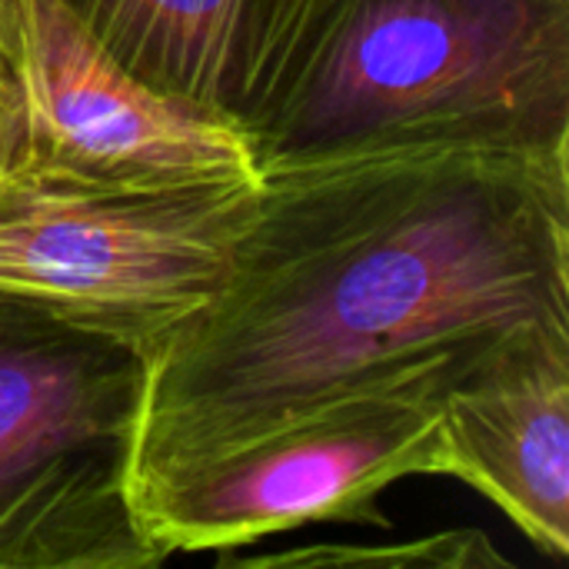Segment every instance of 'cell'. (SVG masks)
Returning a JSON list of instances; mask_svg holds the SVG:
<instances>
[{
	"label": "cell",
	"mask_w": 569,
	"mask_h": 569,
	"mask_svg": "<svg viewBox=\"0 0 569 569\" xmlns=\"http://www.w3.org/2000/svg\"><path fill=\"white\" fill-rule=\"evenodd\" d=\"M257 177L167 187L0 177V293L153 360L223 287Z\"/></svg>",
	"instance_id": "277c9868"
},
{
	"label": "cell",
	"mask_w": 569,
	"mask_h": 569,
	"mask_svg": "<svg viewBox=\"0 0 569 569\" xmlns=\"http://www.w3.org/2000/svg\"><path fill=\"white\" fill-rule=\"evenodd\" d=\"M537 337H569V150L263 167L223 287L150 360L133 477Z\"/></svg>",
	"instance_id": "6da1fadb"
},
{
	"label": "cell",
	"mask_w": 569,
	"mask_h": 569,
	"mask_svg": "<svg viewBox=\"0 0 569 569\" xmlns=\"http://www.w3.org/2000/svg\"><path fill=\"white\" fill-rule=\"evenodd\" d=\"M137 80L247 137L310 0H60Z\"/></svg>",
	"instance_id": "ba28073f"
},
{
	"label": "cell",
	"mask_w": 569,
	"mask_h": 569,
	"mask_svg": "<svg viewBox=\"0 0 569 569\" xmlns=\"http://www.w3.org/2000/svg\"><path fill=\"white\" fill-rule=\"evenodd\" d=\"M0 77L20 130L13 173L120 187L260 173L240 130L137 80L60 0H0Z\"/></svg>",
	"instance_id": "8992f818"
},
{
	"label": "cell",
	"mask_w": 569,
	"mask_h": 569,
	"mask_svg": "<svg viewBox=\"0 0 569 569\" xmlns=\"http://www.w3.org/2000/svg\"><path fill=\"white\" fill-rule=\"evenodd\" d=\"M20 157V130H17V110L7 90V80L0 77V177L13 173Z\"/></svg>",
	"instance_id": "30bf717a"
},
{
	"label": "cell",
	"mask_w": 569,
	"mask_h": 569,
	"mask_svg": "<svg viewBox=\"0 0 569 569\" xmlns=\"http://www.w3.org/2000/svg\"><path fill=\"white\" fill-rule=\"evenodd\" d=\"M443 473L493 500L547 557L569 553V337L510 347L443 393Z\"/></svg>",
	"instance_id": "52a82bcc"
},
{
	"label": "cell",
	"mask_w": 569,
	"mask_h": 569,
	"mask_svg": "<svg viewBox=\"0 0 569 569\" xmlns=\"http://www.w3.org/2000/svg\"><path fill=\"white\" fill-rule=\"evenodd\" d=\"M243 567H360V563H383V567H447V569H487L510 567L507 557L493 550V543L477 530H450L433 533L413 543L393 547H313V550H290L270 553L260 560H240Z\"/></svg>",
	"instance_id": "9c48e42d"
},
{
	"label": "cell",
	"mask_w": 569,
	"mask_h": 569,
	"mask_svg": "<svg viewBox=\"0 0 569 569\" xmlns=\"http://www.w3.org/2000/svg\"><path fill=\"white\" fill-rule=\"evenodd\" d=\"M150 360L0 293V569H147L133 510Z\"/></svg>",
	"instance_id": "3957f363"
},
{
	"label": "cell",
	"mask_w": 569,
	"mask_h": 569,
	"mask_svg": "<svg viewBox=\"0 0 569 569\" xmlns=\"http://www.w3.org/2000/svg\"><path fill=\"white\" fill-rule=\"evenodd\" d=\"M257 170L393 147L569 150V0H310Z\"/></svg>",
	"instance_id": "7a4b0ae2"
},
{
	"label": "cell",
	"mask_w": 569,
	"mask_h": 569,
	"mask_svg": "<svg viewBox=\"0 0 569 569\" xmlns=\"http://www.w3.org/2000/svg\"><path fill=\"white\" fill-rule=\"evenodd\" d=\"M447 383L357 390L207 457L133 477V510L163 553L237 550L310 523L380 527V493L443 473Z\"/></svg>",
	"instance_id": "5b68a950"
}]
</instances>
